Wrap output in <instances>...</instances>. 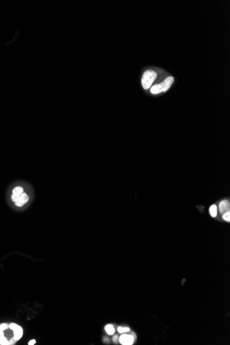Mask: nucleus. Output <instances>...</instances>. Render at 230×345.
<instances>
[{
	"label": "nucleus",
	"instance_id": "obj_1",
	"mask_svg": "<svg viewBox=\"0 0 230 345\" xmlns=\"http://www.w3.org/2000/svg\"><path fill=\"white\" fill-rule=\"evenodd\" d=\"M174 79L173 76H168L167 78H166L161 83L153 86L150 88V92L153 94H157L163 93V92H166L171 87V85L174 82Z\"/></svg>",
	"mask_w": 230,
	"mask_h": 345
},
{
	"label": "nucleus",
	"instance_id": "obj_2",
	"mask_svg": "<svg viewBox=\"0 0 230 345\" xmlns=\"http://www.w3.org/2000/svg\"><path fill=\"white\" fill-rule=\"evenodd\" d=\"M157 77V74L154 70H147L145 71L142 76L141 84L145 90H148Z\"/></svg>",
	"mask_w": 230,
	"mask_h": 345
},
{
	"label": "nucleus",
	"instance_id": "obj_3",
	"mask_svg": "<svg viewBox=\"0 0 230 345\" xmlns=\"http://www.w3.org/2000/svg\"><path fill=\"white\" fill-rule=\"evenodd\" d=\"M9 328L14 331L15 340H19L23 336V329L22 327L15 323H11L9 325Z\"/></svg>",
	"mask_w": 230,
	"mask_h": 345
},
{
	"label": "nucleus",
	"instance_id": "obj_4",
	"mask_svg": "<svg viewBox=\"0 0 230 345\" xmlns=\"http://www.w3.org/2000/svg\"><path fill=\"white\" fill-rule=\"evenodd\" d=\"M119 341L123 345H131L134 343V339L132 335L123 334L119 338Z\"/></svg>",
	"mask_w": 230,
	"mask_h": 345
},
{
	"label": "nucleus",
	"instance_id": "obj_5",
	"mask_svg": "<svg viewBox=\"0 0 230 345\" xmlns=\"http://www.w3.org/2000/svg\"><path fill=\"white\" fill-rule=\"evenodd\" d=\"M29 201V196L27 195L25 193H23L19 197L16 199L15 201V203L16 206L17 207H22L24 206L25 204H26Z\"/></svg>",
	"mask_w": 230,
	"mask_h": 345
},
{
	"label": "nucleus",
	"instance_id": "obj_6",
	"mask_svg": "<svg viewBox=\"0 0 230 345\" xmlns=\"http://www.w3.org/2000/svg\"><path fill=\"white\" fill-rule=\"evenodd\" d=\"M23 193H24V189H23V188L20 187V186L15 188L13 189V190H12V195H11L12 201L15 202V201H16V199L18 197H19V196H21Z\"/></svg>",
	"mask_w": 230,
	"mask_h": 345
},
{
	"label": "nucleus",
	"instance_id": "obj_7",
	"mask_svg": "<svg viewBox=\"0 0 230 345\" xmlns=\"http://www.w3.org/2000/svg\"><path fill=\"white\" fill-rule=\"evenodd\" d=\"M219 209L221 213H225V212L228 211L229 210V203L227 201H223L221 203H220L219 205Z\"/></svg>",
	"mask_w": 230,
	"mask_h": 345
},
{
	"label": "nucleus",
	"instance_id": "obj_8",
	"mask_svg": "<svg viewBox=\"0 0 230 345\" xmlns=\"http://www.w3.org/2000/svg\"><path fill=\"white\" fill-rule=\"evenodd\" d=\"M105 329H106V331L108 335H113L115 331L114 328L112 324H108V325H106L105 326Z\"/></svg>",
	"mask_w": 230,
	"mask_h": 345
},
{
	"label": "nucleus",
	"instance_id": "obj_9",
	"mask_svg": "<svg viewBox=\"0 0 230 345\" xmlns=\"http://www.w3.org/2000/svg\"><path fill=\"white\" fill-rule=\"evenodd\" d=\"M209 213L212 217H216L217 216V207L216 205H212L209 208Z\"/></svg>",
	"mask_w": 230,
	"mask_h": 345
},
{
	"label": "nucleus",
	"instance_id": "obj_10",
	"mask_svg": "<svg viewBox=\"0 0 230 345\" xmlns=\"http://www.w3.org/2000/svg\"><path fill=\"white\" fill-rule=\"evenodd\" d=\"M0 344H9V342L5 338L3 331H0Z\"/></svg>",
	"mask_w": 230,
	"mask_h": 345
},
{
	"label": "nucleus",
	"instance_id": "obj_11",
	"mask_svg": "<svg viewBox=\"0 0 230 345\" xmlns=\"http://www.w3.org/2000/svg\"><path fill=\"white\" fill-rule=\"evenodd\" d=\"M118 331H119V333H126V332L130 331V328H128V327L119 326L118 328Z\"/></svg>",
	"mask_w": 230,
	"mask_h": 345
},
{
	"label": "nucleus",
	"instance_id": "obj_12",
	"mask_svg": "<svg viewBox=\"0 0 230 345\" xmlns=\"http://www.w3.org/2000/svg\"><path fill=\"white\" fill-rule=\"evenodd\" d=\"M223 218L225 221L229 222V221H230V212H229V211L225 212V213L223 214Z\"/></svg>",
	"mask_w": 230,
	"mask_h": 345
},
{
	"label": "nucleus",
	"instance_id": "obj_13",
	"mask_svg": "<svg viewBox=\"0 0 230 345\" xmlns=\"http://www.w3.org/2000/svg\"><path fill=\"white\" fill-rule=\"evenodd\" d=\"M8 328V325L6 324H0V331H4V330H6Z\"/></svg>",
	"mask_w": 230,
	"mask_h": 345
},
{
	"label": "nucleus",
	"instance_id": "obj_14",
	"mask_svg": "<svg viewBox=\"0 0 230 345\" xmlns=\"http://www.w3.org/2000/svg\"><path fill=\"white\" fill-rule=\"evenodd\" d=\"M35 342H36V341H35V340H30V341L29 342V345H32V344H35Z\"/></svg>",
	"mask_w": 230,
	"mask_h": 345
},
{
	"label": "nucleus",
	"instance_id": "obj_15",
	"mask_svg": "<svg viewBox=\"0 0 230 345\" xmlns=\"http://www.w3.org/2000/svg\"><path fill=\"white\" fill-rule=\"evenodd\" d=\"M113 341H114V342H118V336H114V338H113Z\"/></svg>",
	"mask_w": 230,
	"mask_h": 345
},
{
	"label": "nucleus",
	"instance_id": "obj_16",
	"mask_svg": "<svg viewBox=\"0 0 230 345\" xmlns=\"http://www.w3.org/2000/svg\"><path fill=\"white\" fill-rule=\"evenodd\" d=\"M132 336H133V338H134V340L136 339V336H135V334H134V333H133V332H132Z\"/></svg>",
	"mask_w": 230,
	"mask_h": 345
}]
</instances>
